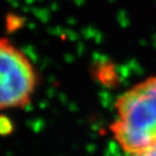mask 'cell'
<instances>
[{"mask_svg":"<svg viewBox=\"0 0 156 156\" xmlns=\"http://www.w3.org/2000/svg\"><path fill=\"white\" fill-rule=\"evenodd\" d=\"M0 108H24L32 101L39 75L30 59L7 38L0 41Z\"/></svg>","mask_w":156,"mask_h":156,"instance_id":"2","label":"cell"},{"mask_svg":"<svg viewBox=\"0 0 156 156\" xmlns=\"http://www.w3.org/2000/svg\"><path fill=\"white\" fill-rule=\"evenodd\" d=\"M128 156H156V144L153 146L149 147L145 150H142L140 152H137V153H133V154H129Z\"/></svg>","mask_w":156,"mask_h":156,"instance_id":"4","label":"cell"},{"mask_svg":"<svg viewBox=\"0 0 156 156\" xmlns=\"http://www.w3.org/2000/svg\"><path fill=\"white\" fill-rule=\"evenodd\" d=\"M0 131H1V133L3 135H8V134H10L12 131H13V125H12V122L7 119V121L4 122V119L1 117V120H0Z\"/></svg>","mask_w":156,"mask_h":156,"instance_id":"3","label":"cell"},{"mask_svg":"<svg viewBox=\"0 0 156 156\" xmlns=\"http://www.w3.org/2000/svg\"><path fill=\"white\" fill-rule=\"evenodd\" d=\"M110 132L125 153L133 154L156 144V76L134 84L118 96Z\"/></svg>","mask_w":156,"mask_h":156,"instance_id":"1","label":"cell"}]
</instances>
